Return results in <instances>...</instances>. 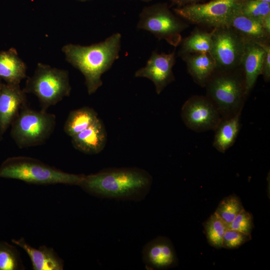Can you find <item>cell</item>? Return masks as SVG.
Masks as SVG:
<instances>
[{
    "label": "cell",
    "mask_w": 270,
    "mask_h": 270,
    "mask_svg": "<svg viewBox=\"0 0 270 270\" xmlns=\"http://www.w3.org/2000/svg\"><path fill=\"white\" fill-rule=\"evenodd\" d=\"M152 182L150 174L144 170L114 168L84 175L78 186L100 198L138 202L147 196Z\"/></svg>",
    "instance_id": "cell-1"
},
{
    "label": "cell",
    "mask_w": 270,
    "mask_h": 270,
    "mask_svg": "<svg viewBox=\"0 0 270 270\" xmlns=\"http://www.w3.org/2000/svg\"><path fill=\"white\" fill-rule=\"evenodd\" d=\"M121 38L120 34L118 32L90 46L68 44L62 46L66 60L84 75L89 95L102 86V74L118 58Z\"/></svg>",
    "instance_id": "cell-2"
},
{
    "label": "cell",
    "mask_w": 270,
    "mask_h": 270,
    "mask_svg": "<svg viewBox=\"0 0 270 270\" xmlns=\"http://www.w3.org/2000/svg\"><path fill=\"white\" fill-rule=\"evenodd\" d=\"M84 176L66 172L38 160L24 156L8 158L0 166V178L37 184L79 186Z\"/></svg>",
    "instance_id": "cell-3"
},
{
    "label": "cell",
    "mask_w": 270,
    "mask_h": 270,
    "mask_svg": "<svg viewBox=\"0 0 270 270\" xmlns=\"http://www.w3.org/2000/svg\"><path fill=\"white\" fill-rule=\"evenodd\" d=\"M205 87L206 96L214 106L222 119L241 112L247 96L241 68L216 70Z\"/></svg>",
    "instance_id": "cell-4"
},
{
    "label": "cell",
    "mask_w": 270,
    "mask_h": 270,
    "mask_svg": "<svg viewBox=\"0 0 270 270\" xmlns=\"http://www.w3.org/2000/svg\"><path fill=\"white\" fill-rule=\"evenodd\" d=\"M22 90L26 94H34L42 110H46L70 95L68 72L39 62L32 76L27 78Z\"/></svg>",
    "instance_id": "cell-5"
},
{
    "label": "cell",
    "mask_w": 270,
    "mask_h": 270,
    "mask_svg": "<svg viewBox=\"0 0 270 270\" xmlns=\"http://www.w3.org/2000/svg\"><path fill=\"white\" fill-rule=\"evenodd\" d=\"M56 124L54 114L32 110L26 105L12 124L10 136L20 148L42 144L52 134Z\"/></svg>",
    "instance_id": "cell-6"
},
{
    "label": "cell",
    "mask_w": 270,
    "mask_h": 270,
    "mask_svg": "<svg viewBox=\"0 0 270 270\" xmlns=\"http://www.w3.org/2000/svg\"><path fill=\"white\" fill-rule=\"evenodd\" d=\"M188 26L174 14L166 4L145 7L140 14L137 28L152 34L158 40H164L176 46L182 40L181 32Z\"/></svg>",
    "instance_id": "cell-7"
},
{
    "label": "cell",
    "mask_w": 270,
    "mask_h": 270,
    "mask_svg": "<svg viewBox=\"0 0 270 270\" xmlns=\"http://www.w3.org/2000/svg\"><path fill=\"white\" fill-rule=\"evenodd\" d=\"M243 0H212L174 9L175 14L188 22L212 28L224 26Z\"/></svg>",
    "instance_id": "cell-8"
},
{
    "label": "cell",
    "mask_w": 270,
    "mask_h": 270,
    "mask_svg": "<svg viewBox=\"0 0 270 270\" xmlns=\"http://www.w3.org/2000/svg\"><path fill=\"white\" fill-rule=\"evenodd\" d=\"M246 43L239 34L226 26L212 28L210 53L215 61L216 70L240 68Z\"/></svg>",
    "instance_id": "cell-9"
},
{
    "label": "cell",
    "mask_w": 270,
    "mask_h": 270,
    "mask_svg": "<svg viewBox=\"0 0 270 270\" xmlns=\"http://www.w3.org/2000/svg\"><path fill=\"white\" fill-rule=\"evenodd\" d=\"M181 116L186 126L196 132L214 130L222 120L212 102L206 96L199 95L185 102Z\"/></svg>",
    "instance_id": "cell-10"
},
{
    "label": "cell",
    "mask_w": 270,
    "mask_h": 270,
    "mask_svg": "<svg viewBox=\"0 0 270 270\" xmlns=\"http://www.w3.org/2000/svg\"><path fill=\"white\" fill-rule=\"evenodd\" d=\"M176 62L174 51L169 53L153 52L146 65L138 70L134 74L137 78H146L152 80L158 94L174 80L172 68Z\"/></svg>",
    "instance_id": "cell-11"
},
{
    "label": "cell",
    "mask_w": 270,
    "mask_h": 270,
    "mask_svg": "<svg viewBox=\"0 0 270 270\" xmlns=\"http://www.w3.org/2000/svg\"><path fill=\"white\" fill-rule=\"evenodd\" d=\"M142 260L147 268L164 270L178 264L176 251L170 240L158 236L148 242L142 250Z\"/></svg>",
    "instance_id": "cell-12"
},
{
    "label": "cell",
    "mask_w": 270,
    "mask_h": 270,
    "mask_svg": "<svg viewBox=\"0 0 270 270\" xmlns=\"http://www.w3.org/2000/svg\"><path fill=\"white\" fill-rule=\"evenodd\" d=\"M26 93L20 84L1 83L0 86V134L4 132L26 105Z\"/></svg>",
    "instance_id": "cell-13"
},
{
    "label": "cell",
    "mask_w": 270,
    "mask_h": 270,
    "mask_svg": "<svg viewBox=\"0 0 270 270\" xmlns=\"http://www.w3.org/2000/svg\"><path fill=\"white\" fill-rule=\"evenodd\" d=\"M264 55V49L260 44L246 42L240 68L244 75L247 96L254 86L258 76L262 74Z\"/></svg>",
    "instance_id": "cell-14"
},
{
    "label": "cell",
    "mask_w": 270,
    "mask_h": 270,
    "mask_svg": "<svg viewBox=\"0 0 270 270\" xmlns=\"http://www.w3.org/2000/svg\"><path fill=\"white\" fill-rule=\"evenodd\" d=\"M226 26L239 34L246 41L258 44H270V36L262 22L240 13L238 9L226 20Z\"/></svg>",
    "instance_id": "cell-15"
},
{
    "label": "cell",
    "mask_w": 270,
    "mask_h": 270,
    "mask_svg": "<svg viewBox=\"0 0 270 270\" xmlns=\"http://www.w3.org/2000/svg\"><path fill=\"white\" fill-rule=\"evenodd\" d=\"M71 138L74 148L90 154L101 152L105 147L107 140L104 126L99 118L87 128Z\"/></svg>",
    "instance_id": "cell-16"
},
{
    "label": "cell",
    "mask_w": 270,
    "mask_h": 270,
    "mask_svg": "<svg viewBox=\"0 0 270 270\" xmlns=\"http://www.w3.org/2000/svg\"><path fill=\"white\" fill-rule=\"evenodd\" d=\"M12 242L22 248L30 257L34 270H62L63 260L54 250L46 246L38 249L28 244L23 238L14 239Z\"/></svg>",
    "instance_id": "cell-17"
},
{
    "label": "cell",
    "mask_w": 270,
    "mask_h": 270,
    "mask_svg": "<svg viewBox=\"0 0 270 270\" xmlns=\"http://www.w3.org/2000/svg\"><path fill=\"white\" fill-rule=\"evenodd\" d=\"M188 72L197 84L205 87L216 70L215 61L210 52L188 54L182 57Z\"/></svg>",
    "instance_id": "cell-18"
},
{
    "label": "cell",
    "mask_w": 270,
    "mask_h": 270,
    "mask_svg": "<svg viewBox=\"0 0 270 270\" xmlns=\"http://www.w3.org/2000/svg\"><path fill=\"white\" fill-rule=\"evenodd\" d=\"M26 73V66L14 48L0 52V79L7 84H20Z\"/></svg>",
    "instance_id": "cell-19"
},
{
    "label": "cell",
    "mask_w": 270,
    "mask_h": 270,
    "mask_svg": "<svg viewBox=\"0 0 270 270\" xmlns=\"http://www.w3.org/2000/svg\"><path fill=\"white\" fill-rule=\"evenodd\" d=\"M241 112L222 118L216 130L213 146L224 153L234 143L240 128Z\"/></svg>",
    "instance_id": "cell-20"
},
{
    "label": "cell",
    "mask_w": 270,
    "mask_h": 270,
    "mask_svg": "<svg viewBox=\"0 0 270 270\" xmlns=\"http://www.w3.org/2000/svg\"><path fill=\"white\" fill-rule=\"evenodd\" d=\"M212 30L206 32L196 28L184 40H182L178 55L210 52L212 44Z\"/></svg>",
    "instance_id": "cell-21"
},
{
    "label": "cell",
    "mask_w": 270,
    "mask_h": 270,
    "mask_svg": "<svg viewBox=\"0 0 270 270\" xmlns=\"http://www.w3.org/2000/svg\"><path fill=\"white\" fill-rule=\"evenodd\" d=\"M98 118L96 112L88 106L72 110L64 123V131L68 136L72 137L87 128Z\"/></svg>",
    "instance_id": "cell-22"
},
{
    "label": "cell",
    "mask_w": 270,
    "mask_h": 270,
    "mask_svg": "<svg viewBox=\"0 0 270 270\" xmlns=\"http://www.w3.org/2000/svg\"><path fill=\"white\" fill-rule=\"evenodd\" d=\"M204 232L209 244L216 248H222V241L227 225L214 213L204 222Z\"/></svg>",
    "instance_id": "cell-23"
},
{
    "label": "cell",
    "mask_w": 270,
    "mask_h": 270,
    "mask_svg": "<svg viewBox=\"0 0 270 270\" xmlns=\"http://www.w3.org/2000/svg\"><path fill=\"white\" fill-rule=\"evenodd\" d=\"M244 209L240 198L233 194L224 198L214 213L228 226Z\"/></svg>",
    "instance_id": "cell-24"
},
{
    "label": "cell",
    "mask_w": 270,
    "mask_h": 270,
    "mask_svg": "<svg viewBox=\"0 0 270 270\" xmlns=\"http://www.w3.org/2000/svg\"><path fill=\"white\" fill-rule=\"evenodd\" d=\"M24 268L17 250L6 242H0V270H17Z\"/></svg>",
    "instance_id": "cell-25"
},
{
    "label": "cell",
    "mask_w": 270,
    "mask_h": 270,
    "mask_svg": "<svg viewBox=\"0 0 270 270\" xmlns=\"http://www.w3.org/2000/svg\"><path fill=\"white\" fill-rule=\"evenodd\" d=\"M242 14L262 22L263 18L270 14V3L254 0H243L238 8Z\"/></svg>",
    "instance_id": "cell-26"
},
{
    "label": "cell",
    "mask_w": 270,
    "mask_h": 270,
    "mask_svg": "<svg viewBox=\"0 0 270 270\" xmlns=\"http://www.w3.org/2000/svg\"><path fill=\"white\" fill-rule=\"evenodd\" d=\"M252 238L251 234L227 229L223 236L222 248L230 250L237 248L252 240Z\"/></svg>",
    "instance_id": "cell-27"
},
{
    "label": "cell",
    "mask_w": 270,
    "mask_h": 270,
    "mask_svg": "<svg viewBox=\"0 0 270 270\" xmlns=\"http://www.w3.org/2000/svg\"><path fill=\"white\" fill-rule=\"evenodd\" d=\"M254 227V218L252 214L244 209L228 225V229L235 230L251 234Z\"/></svg>",
    "instance_id": "cell-28"
},
{
    "label": "cell",
    "mask_w": 270,
    "mask_h": 270,
    "mask_svg": "<svg viewBox=\"0 0 270 270\" xmlns=\"http://www.w3.org/2000/svg\"><path fill=\"white\" fill-rule=\"evenodd\" d=\"M264 49L265 55L263 62L262 74L266 82L270 80V44H260Z\"/></svg>",
    "instance_id": "cell-29"
},
{
    "label": "cell",
    "mask_w": 270,
    "mask_h": 270,
    "mask_svg": "<svg viewBox=\"0 0 270 270\" xmlns=\"http://www.w3.org/2000/svg\"><path fill=\"white\" fill-rule=\"evenodd\" d=\"M174 4H176L178 7H182L188 5L200 3L204 0H170Z\"/></svg>",
    "instance_id": "cell-30"
},
{
    "label": "cell",
    "mask_w": 270,
    "mask_h": 270,
    "mask_svg": "<svg viewBox=\"0 0 270 270\" xmlns=\"http://www.w3.org/2000/svg\"><path fill=\"white\" fill-rule=\"evenodd\" d=\"M262 24L264 30L270 34V14L263 18L262 21Z\"/></svg>",
    "instance_id": "cell-31"
},
{
    "label": "cell",
    "mask_w": 270,
    "mask_h": 270,
    "mask_svg": "<svg viewBox=\"0 0 270 270\" xmlns=\"http://www.w3.org/2000/svg\"><path fill=\"white\" fill-rule=\"evenodd\" d=\"M257 0V1L262 2L270 3V0Z\"/></svg>",
    "instance_id": "cell-32"
},
{
    "label": "cell",
    "mask_w": 270,
    "mask_h": 270,
    "mask_svg": "<svg viewBox=\"0 0 270 270\" xmlns=\"http://www.w3.org/2000/svg\"><path fill=\"white\" fill-rule=\"evenodd\" d=\"M140 0L145 2H148L150 1H151L152 0Z\"/></svg>",
    "instance_id": "cell-33"
},
{
    "label": "cell",
    "mask_w": 270,
    "mask_h": 270,
    "mask_svg": "<svg viewBox=\"0 0 270 270\" xmlns=\"http://www.w3.org/2000/svg\"><path fill=\"white\" fill-rule=\"evenodd\" d=\"M80 0V1H81V2H85V1H87V0Z\"/></svg>",
    "instance_id": "cell-34"
},
{
    "label": "cell",
    "mask_w": 270,
    "mask_h": 270,
    "mask_svg": "<svg viewBox=\"0 0 270 270\" xmlns=\"http://www.w3.org/2000/svg\"><path fill=\"white\" fill-rule=\"evenodd\" d=\"M1 82H0V86Z\"/></svg>",
    "instance_id": "cell-35"
}]
</instances>
